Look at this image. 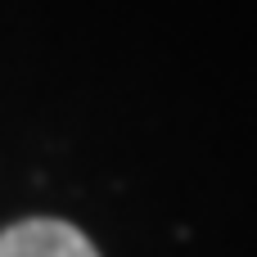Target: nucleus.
Wrapping results in <instances>:
<instances>
[{
	"label": "nucleus",
	"mask_w": 257,
	"mask_h": 257,
	"mask_svg": "<svg viewBox=\"0 0 257 257\" xmlns=\"http://www.w3.org/2000/svg\"><path fill=\"white\" fill-rule=\"evenodd\" d=\"M0 257H99V248L68 221L27 217L0 230Z\"/></svg>",
	"instance_id": "obj_1"
}]
</instances>
